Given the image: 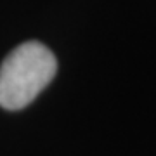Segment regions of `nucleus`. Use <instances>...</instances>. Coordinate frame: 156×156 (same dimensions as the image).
<instances>
[{"instance_id":"f257e3e1","label":"nucleus","mask_w":156,"mask_h":156,"mask_svg":"<svg viewBox=\"0 0 156 156\" xmlns=\"http://www.w3.org/2000/svg\"><path fill=\"white\" fill-rule=\"evenodd\" d=\"M57 61L40 42L17 45L0 66V106L9 111L26 108L56 76Z\"/></svg>"}]
</instances>
